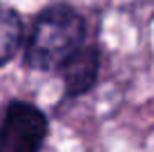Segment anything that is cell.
<instances>
[{"instance_id": "6da1fadb", "label": "cell", "mask_w": 154, "mask_h": 152, "mask_svg": "<svg viewBox=\"0 0 154 152\" xmlns=\"http://www.w3.org/2000/svg\"><path fill=\"white\" fill-rule=\"evenodd\" d=\"M85 43V23L69 7H51L42 11L31 29L25 60L42 72L60 70Z\"/></svg>"}, {"instance_id": "7a4b0ae2", "label": "cell", "mask_w": 154, "mask_h": 152, "mask_svg": "<svg viewBox=\"0 0 154 152\" xmlns=\"http://www.w3.org/2000/svg\"><path fill=\"white\" fill-rule=\"evenodd\" d=\"M47 137V119L31 103L16 101L0 119V152H40Z\"/></svg>"}, {"instance_id": "3957f363", "label": "cell", "mask_w": 154, "mask_h": 152, "mask_svg": "<svg viewBox=\"0 0 154 152\" xmlns=\"http://www.w3.org/2000/svg\"><path fill=\"white\" fill-rule=\"evenodd\" d=\"M98 65H100L98 51L94 49V47H85L83 45L81 49L60 67L63 76H65V92L69 94V96L85 94L94 83H96Z\"/></svg>"}, {"instance_id": "277c9868", "label": "cell", "mask_w": 154, "mask_h": 152, "mask_svg": "<svg viewBox=\"0 0 154 152\" xmlns=\"http://www.w3.org/2000/svg\"><path fill=\"white\" fill-rule=\"evenodd\" d=\"M23 40V23L11 7L0 2V65L18 51Z\"/></svg>"}]
</instances>
